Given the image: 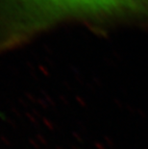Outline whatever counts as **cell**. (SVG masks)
Masks as SVG:
<instances>
[{
    "instance_id": "obj_1",
    "label": "cell",
    "mask_w": 148,
    "mask_h": 149,
    "mask_svg": "<svg viewBox=\"0 0 148 149\" xmlns=\"http://www.w3.org/2000/svg\"><path fill=\"white\" fill-rule=\"evenodd\" d=\"M63 10H97L120 2L121 0H42Z\"/></svg>"
}]
</instances>
